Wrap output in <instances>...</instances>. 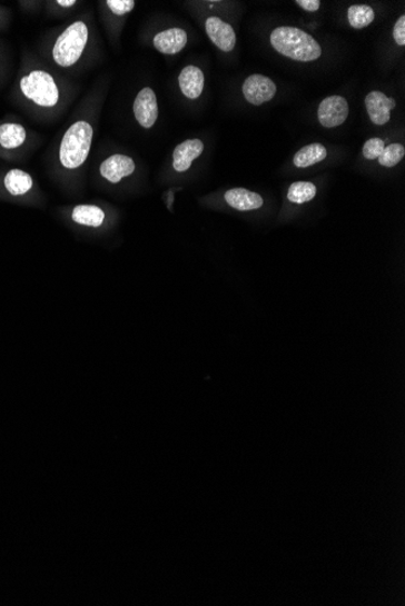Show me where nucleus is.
Segmentation results:
<instances>
[{
  "label": "nucleus",
  "mask_w": 405,
  "mask_h": 606,
  "mask_svg": "<svg viewBox=\"0 0 405 606\" xmlns=\"http://www.w3.org/2000/svg\"><path fill=\"white\" fill-rule=\"evenodd\" d=\"M106 98L107 80H102L80 100L48 155V175L66 196L77 197L86 188L88 161Z\"/></svg>",
  "instance_id": "obj_1"
},
{
  "label": "nucleus",
  "mask_w": 405,
  "mask_h": 606,
  "mask_svg": "<svg viewBox=\"0 0 405 606\" xmlns=\"http://www.w3.org/2000/svg\"><path fill=\"white\" fill-rule=\"evenodd\" d=\"M78 86L33 51H23L10 100L21 112L40 123L60 120L78 96Z\"/></svg>",
  "instance_id": "obj_2"
},
{
  "label": "nucleus",
  "mask_w": 405,
  "mask_h": 606,
  "mask_svg": "<svg viewBox=\"0 0 405 606\" xmlns=\"http://www.w3.org/2000/svg\"><path fill=\"white\" fill-rule=\"evenodd\" d=\"M38 57L63 76H75L98 59L99 36L92 12L79 13L48 31L38 43Z\"/></svg>",
  "instance_id": "obj_3"
},
{
  "label": "nucleus",
  "mask_w": 405,
  "mask_h": 606,
  "mask_svg": "<svg viewBox=\"0 0 405 606\" xmlns=\"http://www.w3.org/2000/svg\"><path fill=\"white\" fill-rule=\"evenodd\" d=\"M61 222L77 234L88 237H106L118 223L119 212L106 201L77 202L60 206Z\"/></svg>",
  "instance_id": "obj_4"
},
{
  "label": "nucleus",
  "mask_w": 405,
  "mask_h": 606,
  "mask_svg": "<svg viewBox=\"0 0 405 606\" xmlns=\"http://www.w3.org/2000/svg\"><path fill=\"white\" fill-rule=\"evenodd\" d=\"M0 202L43 210L48 199L31 172L8 167L0 169Z\"/></svg>",
  "instance_id": "obj_5"
},
{
  "label": "nucleus",
  "mask_w": 405,
  "mask_h": 606,
  "mask_svg": "<svg viewBox=\"0 0 405 606\" xmlns=\"http://www.w3.org/2000/svg\"><path fill=\"white\" fill-rule=\"evenodd\" d=\"M39 137L24 123L12 117L0 120V159L9 163H21L31 157Z\"/></svg>",
  "instance_id": "obj_6"
},
{
  "label": "nucleus",
  "mask_w": 405,
  "mask_h": 606,
  "mask_svg": "<svg viewBox=\"0 0 405 606\" xmlns=\"http://www.w3.org/2000/svg\"><path fill=\"white\" fill-rule=\"evenodd\" d=\"M277 52L294 61L313 62L322 57V48L315 38L295 27H278L271 34Z\"/></svg>",
  "instance_id": "obj_7"
},
{
  "label": "nucleus",
  "mask_w": 405,
  "mask_h": 606,
  "mask_svg": "<svg viewBox=\"0 0 405 606\" xmlns=\"http://www.w3.org/2000/svg\"><path fill=\"white\" fill-rule=\"evenodd\" d=\"M137 161L131 157L119 153L106 155L93 170V182L101 189H116L137 172Z\"/></svg>",
  "instance_id": "obj_8"
},
{
  "label": "nucleus",
  "mask_w": 405,
  "mask_h": 606,
  "mask_svg": "<svg viewBox=\"0 0 405 606\" xmlns=\"http://www.w3.org/2000/svg\"><path fill=\"white\" fill-rule=\"evenodd\" d=\"M135 7L137 2L134 0H101L98 3L100 21L106 34L113 43L118 41L126 19Z\"/></svg>",
  "instance_id": "obj_9"
},
{
  "label": "nucleus",
  "mask_w": 405,
  "mask_h": 606,
  "mask_svg": "<svg viewBox=\"0 0 405 606\" xmlns=\"http://www.w3.org/2000/svg\"><path fill=\"white\" fill-rule=\"evenodd\" d=\"M132 112L139 126L150 130L156 126L159 108L156 92L151 88H144L134 100Z\"/></svg>",
  "instance_id": "obj_10"
},
{
  "label": "nucleus",
  "mask_w": 405,
  "mask_h": 606,
  "mask_svg": "<svg viewBox=\"0 0 405 606\" xmlns=\"http://www.w3.org/2000/svg\"><path fill=\"white\" fill-rule=\"evenodd\" d=\"M348 115V103L342 96H330L319 105L318 120L324 128L333 129L343 126Z\"/></svg>",
  "instance_id": "obj_11"
},
{
  "label": "nucleus",
  "mask_w": 405,
  "mask_h": 606,
  "mask_svg": "<svg viewBox=\"0 0 405 606\" xmlns=\"http://www.w3.org/2000/svg\"><path fill=\"white\" fill-rule=\"evenodd\" d=\"M276 93L277 87L275 82L263 74H253L243 85V95L254 106H261L271 101Z\"/></svg>",
  "instance_id": "obj_12"
},
{
  "label": "nucleus",
  "mask_w": 405,
  "mask_h": 606,
  "mask_svg": "<svg viewBox=\"0 0 405 606\" xmlns=\"http://www.w3.org/2000/svg\"><path fill=\"white\" fill-rule=\"evenodd\" d=\"M206 32L211 43L224 52H231L236 47L234 27L218 17H209L206 22Z\"/></svg>",
  "instance_id": "obj_13"
},
{
  "label": "nucleus",
  "mask_w": 405,
  "mask_h": 606,
  "mask_svg": "<svg viewBox=\"0 0 405 606\" xmlns=\"http://www.w3.org/2000/svg\"><path fill=\"white\" fill-rule=\"evenodd\" d=\"M205 151V143L201 140H186L175 147L172 151V170L177 173H185L192 168L194 162Z\"/></svg>",
  "instance_id": "obj_14"
},
{
  "label": "nucleus",
  "mask_w": 405,
  "mask_h": 606,
  "mask_svg": "<svg viewBox=\"0 0 405 606\" xmlns=\"http://www.w3.org/2000/svg\"><path fill=\"white\" fill-rule=\"evenodd\" d=\"M366 107L375 126L383 127L389 121L391 110L396 108V101L381 91H373L366 98Z\"/></svg>",
  "instance_id": "obj_15"
},
{
  "label": "nucleus",
  "mask_w": 405,
  "mask_h": 606,
  "mask_svg": "<svg viewBox=\"0 0 405 606\" xmlns=\"http://www.w3.org/2000/svg\"><path fill=\"white\" fill-rule=\"evenodd\" d=\"M188 43L187 32L179 27L161 31L154 38L155 49L164 54H178Z\"/></svg>",
  "instance_id": "obj_16"
},
{
  "label": "nucleus",
  "mask_w": 405,
  "mask_h": 606,
  "mask_svg": "<svg viewBox=\"0 0 405 606\" xmlns=\"http://www.w3.org/2000/svg\"><path fill=\"white\" fill-rule=\"evenodd\" d=\"M206 77L199 67L186 66L179 76L180 91L188 100H197L205 91Z\"/></svg>",
  "instance_id": "obj_17"
},
{
  "label": "nucleus",
  "mask_w": 405,
  "mask_h": 606,
  "mask_svg": "<svg viewBox=\"0 0 405 606\" xmlns=\"http://www.w3.org/2000/svg\"><path fill=\"white\" fill-rule=\"evenodd\" d=\"M224 199L229 208L241 212L259 210L264 206L261 196L245 188L228 189Z\"/></svg>",
  "instance_id": "obj_18"
},
{
  "label": "nucleus",
  "mask_w": 405,
  "mask_h": 606,
  "mask_svg": "<svg viewBox=\"0 0 405 606\" xmlns=\"http://www.w3.org/2000/svg\"><path fill=\"white\" fill-rule=\"evenodd\" d=\"M328 156L326 147L313 143L302 148L294 157V165L298 169H307L323 161Z\"/></svg>",
  "instance_id": "obj_19"
},
{
  "label": "nucleus",
  "mask_w": 405,
  "mask_h": 606,
  "mask_svg": "<svg viewBox=\"0 0 405 606\" xmlns=\"http://www.w3.org/2000/svg\"><path fill=\"white\" fill-rule=\"evenodd\" d=\"M317 196V187L310 182H295L288 190V200L296 205L313 201Z\"/></svg>",
  "instance_id": "obj_20"
},
{
  "label": "nucleus",
  "mask_w": 405,
  "mask_h": 606,
  "mask_svg": "<svg viewBox=\"0 0 405 606\" xmlns=\"http://www.w3.org/2000/svg\"><path fill=\"white\" fill-rule=\"evenodd\" d=\"M80 4L82 2H78V0H47L45 11L48 17L63 18L72 16Z\"/></svg>",
  "instance_id": "obj_21"
},
{
  "label": "nucleus",
  "mask_w": 405,
  "mask_h": 606,
  "mask_svg": "<svg viewBox=\"0 0 405 606\" xmlns=\"http://www.w3.org/2000/svg\"><path fill=\"white\" fill-rule=\"evenodd\" d=\"M375 19V12L369 6H353L348 9V21L356 30L366 29Z\"/></svg>",
  "instance_id": "obj_22"
},
{
  "label": "nucleus",
  "mask_w": 405,
  "mask_h": 606,
  "mask_svg": "<svg viewBox=\"0 0 405 606\" xmlns=\"http://www.w3.org/2000/svg\"><path fill=\"white\" fill-rule=\"evenodd\" d=\"M404 156V146L399 143L389 145L383 150V153L379 157V162L384 168H394L403 160Z\"/></svg>",
  "instance_id": "obj_23"
},
{
  "label": "nucleus",
  "mask_w": 405,
  "mask_h": 606,
  "mask_svg": "<svg viewBox=\"0 0 405 606\" xmlns=\"http://www.w3.org/2000/svg\"><path fill=\"white\" fill-rule=\"evenodd\" d=\"M385 149V142L381 139H372L363 147V156L368 160L379 159Z\"/></svg>",
  "instance_id": "obj_24"
},
{
  "label": "nucleus",
  "mask_w": 405,
  "mask_h": 606,
  "mask_svg": "<svg viewBox=\"0 0 405 606\" xmlns=\"http://www.w3.org/2000/svg\"><path fill=\"white\" fill-rule=\"evenodd\" d=\"M10 72V59L9 53L0 41V89L6 86Z\"/></svg>",
  "instance_id": "obj_25"
},
{
  "label": "nucleus",
  "mask_w": 405,
  "mask_h": 606,
  "mask_svg": "<svg viewBox=\"0 0 405 606\" xmlns=\"http://www.w3.org/2000/svg\"><path fill=\"white\" fill-rule=\"evenodd\" d=\"M18 6L24 13H38L45 9V2H39V0H21Z\"/></svg>",
  "instance_id": "obj_26"
},
{
  "label": "nucleus",
  "mask_w": 405,
  "mask_h": 606,
  "mask_svg": "<svg viewBox=\"0 0 405 606\" xmlns=\"http://www.w3.org/2000/svg\"><path fill=\"white\" fill-rule=\"evenodd\" d=\"M394 38L398 46H405V17L402 16L394 29Z\"/></svg>",
  "instance_id": "obj_27"
},
{
  "label": "nucleus",
  "mask_w": 405,
  "mask_h": 606,
  "mask_svg": "<svg viewBox=\"0 0 405 606\" xmlns=\"http://www.w3.org/2000/svg\"><path fill=\"white\" fill-rule=\"evenodd\" d=\"M11 22V11L4 6H0V31H7Z\"/></svg>",
  "instance_id": "obj_28"
},
{
  "label": "nucleus",
  "mask_w": 405,
  "mask_h": 606,
  "mask_svg": "<svg viewBox=\"0 0 405 606\" xmlns=\"http://www.w3.org/2000/svg\"><path fill=\"white\" fill-rule=\"evenodd\" d=\"M296 4H299L304 10L309 12H315L320 8L319 0H298Z\"/></svg>",
  "instance_id": "obj_29"
}]
</instances>
